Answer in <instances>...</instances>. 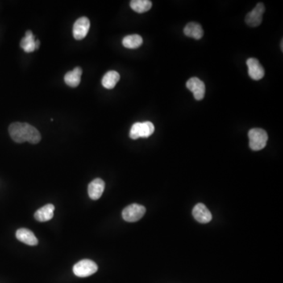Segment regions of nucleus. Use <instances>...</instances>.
Here are the masks:
<instances>
[{"mask_svg": "<svg viewBox=\"0 0 283 283\" xmlns=\"http://www.w3.org/2000/svg\"><path fill=\"white\" fill-rule=\"evenodd\" d=\"M155 125L151 121L146 122H137L131 127L129 136L132 139H138L139 138H148L155 132Z\"/></svg>", "mask_w": 283, "mask_h": 283, "instance_id": "obj_3", "label": "nucleus"}, {"mask_svg": "<svg viewBox=\"0 0 283 283\" xmlns=\"http://www.w3.org/2000/svg\"><path fill=\"white\" fill-rule=\"evenodd\" d=\"M184 34L188 37L194 39H200L204 35L203 29L199 24L195 22H189L184 28Z\"/></svg>", "mask_w": 283, "mask_h": 283, "instance_id": "obj_14", "label": "nucleus"}, {"mask_svg": "<svg viewBox=\"0 0 283 283\" xmlns=\"http://www.w3.org/2000/svg\"><path fill=\"white\" fill-rule=\"evenodd\" d=\"M35 36L31 31H26V36L22 39L20 45L26 53H31L35 50Z\"/></svg>", "mask_w": 283, "mask_h": 283, "instance_id": "obj_18", "label": "nucleus"}, {"mask_svg": "<svg viewBox=\"0 0 283 283\" xmlns=\"http://www.w3.org/2000/svg\"><path fill=\"white\" fill-rule=\"evenodd\" d=\"M16 238L20 242L28 246H36L38 244V239L33 232L26 228L18 229L16 232Z\"/></svg>", "mask_w": 283, "mask_h": 283, "instance_id": "obj_12", "label": "nucleus"}, {"mask_svg": "<svg viewBox=\"0 0 283 283\" xmlns=\"http://www.w3.org/2000/svg\"><path fill=\"white\" fill-rule=\"evenodd\" d=\"M130 6L134 11L139 14H143L151 10L152 2L150 0H132L130 2Z\"/></svg>", "mask_w": 283, "mask_h": 283, "instance_id": "obj_19", "label": "nucleus"}, {"mask_svg": "<svg viewBox=\"0 0 283 283\" xmlns=\"http://www.w3.org/2000/svg\"><path fill=\"white\" fill-rule=\"evenodd\" d=\"M143 43V39L142 36L137 34L134 35H127L122 40V44L124 47L128 49H136L142 46Z\"/></svg>", "mask_w": 283, "mask_h": 283, "instance_id": "obj_17", "label": "nucleus"}, {"mask_svg": "<svg viewBox=\"0 0 283 283\" xmlns=\"http://www.w3.org/2000/svg\"><path fill=\"white\" fill-rule=\"evenodd\" d=\"M11 139L17 143H23L29 142L31 144H37L41 140V135L33 126L28 123L11 124L9 127Z\"/></svg>", "mask_w": 283, "mask_h": 283, "instance_id": "obj_1", "label": "nucleus"}, {"mask_svg": "<svg viewBox=\"0 0 283 283\" xmlns=\"http://www.w3.org/2000/svg\"><path fill=\"white\" fill-rule=\"evenodd\" d=\"M194 219L201 223H208L213 219L211 212L204 204H197L193 208V212Z\"/></svg>", "mask_w": 283, "mask_h": 283, "instance_id": "obj_10", "label": "nucleus"}, {"mask_svg": "<svg viewBox=\"0 0 283 283\" xmlns=\"http://www.w3.org/2000/svg\"><path fill=\"white\" fill-rule=\"evenodd\" d=\"M90 21L86 17L79 18L73 26L72 33L76 40H81L86 37L90 30Z\"/></svg>", "mask_w": 283, "mask_h": 283, "instance_id": "obj_7", "label": "nucleus"}, {"mask_svg": "<svg viewBox=\"0 0 283 283\" xmlns=\"http://www.w3.org/2000/svg\"><path fill=\"white\" fill-rule=\"evenodd\" d=\"M55 209V206L52 204H47L38 209L34 214V217L39 222H47L51 220L53 218Z\"/></svg>", "mask_w": 283, "mask_h": 283, "instance_id": "obj_13", "label": "nucleus"}, {"mask_svg": "<svg viewBox=\"0 0 283 283\" xmlns=\"http://www.w3.org/2000/svg\"><path fill=\"white\" fill-rule=\"evenodd\" d=\"M73 273L77 277L85 278L94 275L98 271V265L93 260H85L77 262L73 267Z\"/></svg>", "mask_w": 283, "mask_h": 283, "instance_id": "obj_4", "label": "nucleus"}, {"mask_svg": "<svg viewBox=\"0 0 283 283\" xmlns=\"http://www.w3.org/2000/svg\"><path fill=\"white\" fill-rule=\"evenodd\" d=\"M248 66L249 76L254 80H261L264 76V69L256 59L251 58L246 62Z\"/></svg>", "mask_w": 283, "mask_h": 283, "instance_id": "obj_9", "label": "nucleus"}, {"mask_svg": "<svg viewBox=\"0 0 283 283\" xmlns=\"http://www.w3.org/2000/svg\"><path fill=\"white\" fill-rule=\"evenodd\" d=\"M39 45H40V42H39V40H35V50L39 49Z\"/></svg>", "mask_w": 283, "mask_h": 283, "instance_id": "obj_20", "label": "nucleus"}, {"mask_svg": "<svg viewBox=\"0 0 283 283\" xmlns=\"http://www.w3.org/2000/svg\"><path fill=\"white\" fill-rule=\"evenodd\" d=\"M105 189V182L99 178L91 182L88 185V195L91 199H99Z\"/></svg>", "mask_w": 283, "mask_h": 283, "instance_id": "obj_11", "label": "nucleus"}, {"mask_svg": "<svg viewBox=\"0 0 283 283\" xmlns=\"http://www.w3.org/2000/svg\"><path fill=\"white\" fill-rule=\"evenodd\" d=\"M265 11V6L262 2H259L252 11L247 14L246 23L250 27H257L260 26L263 19V14Z\"/></svg>", "mask_w": 283, "mask_h": 283, "instance_id": "obj_6", "label": "nucleus"}, {"mask_svg": "<svg viewBox=\"0 0 283 283\" xmlns=\"http://www.w3.org/2000/svg\"><path fill=\"white\" fill-rule=\"evenodd\" d=\"M121 76L116 71H109L106 72L102 80V86L106 89H113L117 85Z\"/></svg>", "mask_w": 283, "mask_h": 283, "instance_id": "obj_16", "label": "nucleus"}, {"mask_svg": "<svg viewBox=\"0 0 283 283\" xmlns=\"http://www.w3.org/2000/svg\"><path fill=\"white\" fill-rule=\"evenodd\" d=\"M82 72L81 68L76 67L73 70L67 72L64 77V82L71 88H76L81 81Z\"/></svg>", "mask_w": 283, "mask_h": 283, "instance_id": "obj_15", "label": "nucleus"}, {"mask_svg": "<svg viewBox=\"0 0 283 283\" xmlns=\"http://www.w3.org/2000/svg\"><path fill=\"white\" fill-rule=\"evenodd\" d=\"M187 88L193 92L194 98L197 101L202 100L205 97V85L203 81L197 77H192L187 82Z\"/></svg>", "mask_w": 283, "mask_h": 283, "instance_id": "obj_8", "label": "nucleus"}, {"mask_svg": "<svg viewBox=\"0 0 283 283\" xmlns=\"http://www.w3.org/2000/svg\"><path fill=\"white\" fill-rule=\"evenodd\" d=\"M250 147L252 151H261L266 147L268 140V133L264 129L252 128L249 131Z\"/></svg>", "mask_w": 283, "mask_h": 283, "instance_id": "obj_2", "label": "nucleus"}, {"mask_svg": "<svg viewBox=\"0 0 283 283\" xmlns=\"http://www.w3.org/2000/svg\"><path fill=\"white\" fill-rule=\"evenodd\" d=\"M146 213V208L138 204L128 205L122 212L123 219L127 222H136L143 218Z\"/></svg>", "mask_w": 283, "mask_h": 283, "instance_id": "obj_5", "label": "nucleus"}]
</instances>
